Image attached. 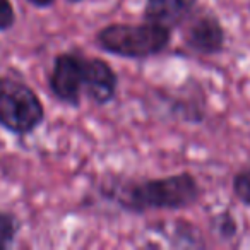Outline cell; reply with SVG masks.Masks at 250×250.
Masks as SVG:
<instances>
[{
	"label": "cell",
	"mask_w": 250,
	"mask_h": 250,
	"mask_svg": "<svg viewBox=\"0 0 250 250\" xmlns=\"http://www.w3.org/2000/svg\"><path fill=\"white\" fill-rule=\"evenodd\" d=\"M117 74L110 63L101 59L86 57V79H84V94L94 104H106L113 100L117 93Z\"/></svg>",
	"instance_id": "obj_6"
},
{
	"label": "cell",
	"mask_w": 250,
	"mask_h": 250,
	"mask_svg": "<svg viewBox=\"0 0 250 250\" xmlns=\"http://www.w3.org/2000/svg\"><path fill=\"white\" fill-rule=\"evenodd\" d=\"M28 2L35 7H50L53 4V0H28Z\"/></svg>",
	"instance_id": "obj_11"
},
{
	"label": "cell",
	"mask_w": 250,
	"mask_h": 250,
	"mask_svg": "<svg viewBox=\"0 0 250 250\" xmlns=\"http://www.w3.org/2000/svg\"><path fill=\"white\" fill-rule=\"evenodd\" d=\"M18 221L12 214L0 211V250L12 245L18 235Z\"/></svg>",
	"instance_id": "obj_8"
},
{
	"label": "cell",
	"mask_w": 250,
	"mask_h": 250,
	"mask_svg": "<svg viewBox=\"0 0 250 250\" xmlns=\"http://www.w3.org/2000/svg\"><path fill=\"white\" fill-rule=\"evenodd\" d=\"M199 195L197 180L190 173H178L124 185L115 192V201L125 209L143 212L149 209L187 208L197 201Z\"/></svg>",
	"instance_id": "obj_1"
},
{
	"label": "cell",
	"mask_w": 250,
	"mask_h": 250,
	"mask_svg": "<svg viewBox=\"0 0 250 250\" xmlns=\"http://www.w3.org/2000/svg\"><path fill=\"white\" fill-rule=\"evenodd\" d=\"M184 42L194 52L202 55H212L223 50L225 29L212 16H199L185 28Z\"/></svg>",
	"instance_id": "obj_5"
},
{
	"label": "cell",
	"mask_w": 250,
	"mask_h": 250,
	"mask_svg": "<svg viewBox=\"0 0 250 250\" xmlns=\"http://www.w3.org/2000/svg\"><path fill=\"white\" fill-rule=\"evenodd\" d=\"M16 12L11 0H0V31H7L14 26Z\"/></svg>",
	"instance_id": "obj_10"
},
{
	"label": "cell",
	"mask_w": 250,
	"mask_h": 250,
	"mask_svg": "<svg viewBox=\"0 0 250 250\" xmlns=\"http://www.w3.org/2000/svg\"><path fill=\"white\" fill-rule=\"evenodd\" d=\"M233 192H235V195L243 204L250 206V168L240 171L235 177V180H233Z\"/></svg>",
	"instance_id": "obj_9"
},
{
	"label": "cell",
	"mask_w": 250,
	"mask_h": 250,
	"mask_svg": "<svg viewBox=\"0 0 250 250\" xmlns=\"http://www.w3.org/2000/svg\"><path fill=\"white\" fill-rule=\"evenodd\" d=\"M195 2L197 0H146L144 19L171 29L190 14Z\"/></svg>",
	"instance_id": "obj_7"
},
{
	"label": "cell",
	"mask_w": 250,
	"mask_h": 250,
	"mask_svg": "<svg viewBox=\"0 0 250 250\" xmlns=\"http://www.w3.org/2000/svg\"><path fill=\"white\" fill-rule=\"evenodd\" d=\"M86 79V57L77 53H60L55 57L50 74V89L60 101L67 104H79L84 94Z\"/></svg>",
	"instance_id": "obj_4"
},
{
	"label": "cell",
	"mask_w": 250,
	"mask_h": 250,
	"mask_svg": "<svg viewBox=\"0 0 250 250\" xmlns=\"http://www.w3.org/2000/svg\"><path fill=\"white\" fill-rule=\"evenodd\" d=\"M70 4H76V2H81V0H69Z\"/></svg>",
	"instance_id": "obj_12"
},
{
	"label": "cell",
	"mask_w": 250,
	"mask_h": 250,
	"mask_svg": "<svg viewBox=\"0 0 250 250\" xmlns=\"http://www.w3.org/2000/svg\"><path fill=\"white\" fill-rule=\"evenodd\" d=\"M45 108L36 93L16 77H0V125L12 134L24 136L40 127Z\"/></svg>",
	"instance_id": "obj_3"
},
{
	"label": "cell",
	"mask_w": 250,
	"mask_h": 250,
	"mask_svg": "<svg viewBox=\"0 0 250 250\" xmlns=\"http://www.w3.org/2000/svg\"><path fill=\"white\" fill-rule=\"evenodd\" d=\"M171 29L156 22L110 24L98 31L96 42L101 50L124 59H149L168 46Z\"/></svg>",
	"instance_id": "obj_2"
}]
</instances>
